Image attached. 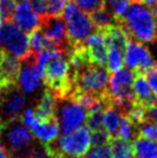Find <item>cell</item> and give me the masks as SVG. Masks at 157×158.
Listing matches in <instances>:
<instances>
[{
    "label": "cell",
    "mask_w": 157,
    "mask_h": 158,
    "mask_svg": "<svg viewBox=\"0 0 157 158\" xmlns=\"http://www.w3.org/2000/svg\"><path fill=\"white\" fill-rule=\"evenodd\" d=\"M21 60L4 48L0 46V77L6 86L17 85Z\"/></svg>",
    "instance_id": "cell-12"
},
{
    "label": "cell",
    "mask_w": 157,
    "mask_h": 158,
    "mask_svg": "<svg viewBox=\"0 0 157 158\" xmlns=\"http://www.w3.org/2000/svg\"><path fill=\"white\" fill-rule=\"evenodd\" d=\"M89 15L97 29H102V28H105L110 25L118 24L113 14L109 12L105 6H100L97 10L93 11L92 13H89Z\"/></svg>",
    "instance_id": "cell-21"
},
{
    "label": "cell",
    "mask_w": 157,
    "mask_h": 158,
    "mask_svg": "<svg viewBox=\"0 0 157 158\" xmlns=\"http://www.w3.org/2000/svg\"><path fill=\"white\" fill-rule=\"evenodd\" d=\"M31 8L34 9V11L37 13V15L43 16L46 14L48 11V0H29Z\"/></svg>",
    "instance_id": "cell-32"
},
{
    "label": "cell",
    "mask_w": 157,
    "mask_h": 158,
    "mask_svg": "<svg viewBox=\"0 0 157 158\" xmlns=\"http://www.w3.org/2000/svg\"><path fill=\"white\" fill-rule=\"evenodd\" d=\"M60 103V110H59L58 125L60 126V132L63 135H67L72 131L79 129L86 122L87 111L81 106L76 100L64 99L57 100Z\"/></svg>",
    "instance_id": "cell-7"
},
{
    "label": "cell",
    "mask_w": 157,
    "mask_h": 158,
    "mask_svg": "<svg viewBox=\"0 0 157 158\" xmlns=\"http://www.w3.org/2000/svg\"><path fill=\"white\" fill-rule=\"evenodd\" d=\"M56 108H57V99L53 92L48 88L44 90L39 103L35 108L34 115L37 121L45 122L48 119L56 117Z\"/></svg>",
    "instance_id": "cell-15"
},
{
    "label": "cell",
    "mask_w": 157,
    "mask_h": 158,
    "mask_svg": "<svg viewBox=\"0 0 157 158\" xmlns=\"http://www.w3.org/2000/svg\"><path fill=\"white\" fill-rule=\"evenodd\" d=\"M132 89H134L136 103L143 104V106L157 103V96L152 92L144 73L140 71H134Z\"/></svg>",
    "instance_id": "cell-14"
},
{
    "label": "cell",
    "mask_w": 157,
    "mask_h": 158,
    "mask_svg": "<svg viewBox=\"0 0 157 158\" xmlns=\"http://www.w3.org/2000/svg\"><path fill=\"white\" fill-rule=\"evenodd\" d=\"M85 158H112V151L111 144L105 143L103 145L93 146V148L89 152L86 153Z\"/></svg>",
    "instance_id": "cell-24"
},
{
    "label": "cell",
    "mask_w": 157,
    "mask_h": 158,
    "mask_svg": "<svg viewBox=\"0 0 157 158\" xmlns=\"http://www.w3.org/2000/svg\"><path fill=\"white\" fill-rule=\"evenodd\" d=\"M3 86H6V85H4V83H3V82H2L1 77H0V90H1V88L3 87Z\"/></svg>",
    "instance_id": "cell-37"
},
{
    "label": "cell",
    "mask_w": 157,
    "mask_h": 158,
    "mask_svg": "<svg viewBox=\"0 0 157 158\" xmlns=\"http://www.w3.org/2000/svg\"><path fill=\"white\" fill-rule=\"evenodd\" d=\"M81 10L87 13H92L102 6V0H74Z\"/></svg>",
    "instance_id": "cell-29"
},
{
    "label": "cell",
    "mask_w": 157,
    "mask_h": 158,
    "mask_svg": "<svg viewBox=\"0 0 157 158\" xmlns=\"http://www.w3.org/2000/svg\"><path fill=\"white\" fill-rule=\"evenodd\" d=\"M138 135L157 141V123H144L139 125Z\"/></svg>",
    "instance_id": "cell-26"
},
{
    "label": "cell",
    "mask_w": 157,
    "mask_h": 158,
    "mask_svg": "<svg viewBox=\"0 0 157 158\" xmlns=\"http://www.w3.org/2000/svg\"><path fill=\"white\" fill-rule=\"evenodd\" d=\"M124 64L132 71H140L144 73L147 70L157 66V63L152 58L149 48L142 42L130 38L125 50Z\"/></svg>",
    "instance_id": "cell-8"
},
{
    "label": "cell",
    "mask_w": 157,
    "mask_h": 158,
    "mask_svg": "<svg viewBox=\"0 0 157 158\" xmlns=\"http://www.w3.org/2000/svg\"><path fill=\"white\" fill-rule=\"evenodd\" d=\"M12 21H14L19 29L27 33H30L39 26V16L31 8L29 0H24L15 6Z\"/></svg>",
    "instance_id": "cell-13"
},
{
    "label": "cell",
    "mask_w": 157,
    "mask_h": 158,
    "mask_svg": "<svg viewBox=\"0 0 157 158\" xmlns=\"http://www.w3.org/2000/svg\"><path fill=\"white\" fill-rule=\"evenodd\" d=\"M34 135L27 126L15 125L11 127L6 135L11 158H27L34 146Z\"/></svg>",
    "instance_id": "cell-9"
},
{
    "label": "cell",
    "mask_w": 157,
    "mask_h": 158,
    "mask_svg": "<svg viewBox=\"0 0 157 158\" xmlns=\"http://www.w3.org/2000/svg\"><path fill=\"white\" fill-rule=\"evenodd\" d=\"M138 127L139 126L134 124L129 117L123 115L115 137L119 138V139L127 140V141H131L138 135Z\"/></svg>",
    "instance_id": "cell-20"
},
{
    "label": "cell",
    "mask_w": 157,
    "mask_h": 158,
    "mask_svg": "<svg viewBox=\"0 0 157 158\" xmlns=\"http://www.w3.org/2000/svg\"><path fill=\"white\" fill-rule=\"evenodd\" d=\"M131 2H134V0H102V6L113 14L118 23Z\"/></svg>",
    "instance_id": "cell-23"
},
{
    "label": "cell",
    "mask_w": 157,
    "mask_h": 158,
    "mask_svg": "<svg viewBox=\"0 0 157 158\" xmlns=\"http://www.w3.org/2000/svg\"><path fill=\"white\" fill-rule=\"evenodd\" d=\"M64 19L67 30V39L70 45L84 43L85 39L96 30L89 13L81 10L74 0H69L64 9Z\"/></svg>",
    "instance_id": "cell-3"
},
{
    "label": "cell",
    "mask_w": 157,
    "mask_h": 158,
    "mask_svg": "<svg viewBox=\"0 0 157 158\" xmlns=\"http://www.w3.org/2000/svg\"><path fill=\"white\" fill-rule=\"evenodd\" d=\"M144 75L152 92L157 96V66L144 72Z\"/></svg>",
    "instance_id": "cell-31"
},
{
    "label": "cell",
    "mask_w": 157,
    "mask_h": 158,
    "mask_svg": "<svg viewBox=\"0 0 157 158\" xmlns=\"http://www.w3.org/2000/svg\"><path fill=\"white\" fill-rule=\"evenodd\" d=\"M26 98L17 85L3 86L0 90V125L14 123L25 106Z\"/></svg>",
    "instance_id": "cell-5"
},
{
    "label": "cell",
    "mask_w": 157,
    "mask_h": 158,
    "mask_svg": "<svg viewBox=\"0 0 157 158\" xmlns=\"http://www.w3.org/2000/svg\"><path fill=\"white\" fill-rule=\"evenodd\" d=\"M92 132L87 126H82L79 129L59 138L43 143L46 150L54 158H61L69 155L85 156L92 145Z\"/></svg>",
    "instance_id": "cell-2"
},
{
    "label": "cell",
    "mask_w": 157,
    "mask_h": 158,
    "mask_svg": "<svg viewBox=\"0 0 157 158\" xmlns=\"http://www.w3.org/2000/svg\"><path fill=\"white\" fill-rule=\"evenodd\" d=\"M110 140H111V135H109V132L105 129H101V130H97L93 132L90 141H92L93 146H99L109 143Z\"/></svg>",
    "instance_id": "cell-28"
},
{
    "label": "cell",
    "mask_w": 157,
    "mask_h": 158,
    "mask_svg": "<svg viewBox=\"0 0 157 158\" xmlns=\"http://www.w3.org/2000/svg\"><path fill=\"white\" fill-rule=\"evenodd\" d=\"M0 46L22 58L30 51L29 37L12 21L0 22Z\"/></svg>",
    "instance_id": "cell-6"
},
{
    "label": "cell",
    "mask_w": 157,
    "mask_h": 158,
    "mask_svg": "<svg viewBox=\"0 0 157 158\" xmlns=\"http://www.w3.org/2000/svg\"><path fill=\"white\" fill-rule=\"evenodd\" d=\"M32 135L41 141L42 143H48V142L54 140L59 132V125L57 117L48 119L45 122H39L35 117L34 124L30 127Z\"/></svg>",
    "instance_id": "cell-16"
},
{
    "label": "cell",
    "mask_w": 157,
    "mask_h": 158,
    "mask_svg": "<svg viewBox=\"0 0 157 158\" xmlns=\"http://www.w3.org/2000/svg\"><path fill=\"white\" fill-rule=\"evenodd\" d=\"M61 158H85L84 156H78V155H69V156H63Z\"/></svg>",
    "instance_id": "cell-36"
},
{
    "label": "cell",
    "mask_w": 157,
    "mask_h": 158,
    "mask_svg": "<svg viewBox=\"0 0 157 158\" xmlns=\"http://www.w3.org/2000/svg\"><path fill=\"white\" fill-rule=\"evenodd\" d=\"M129 33L130 38L142 43L157 40V19L153 10L142 2H131L118 21Z\"/></svg>",
    "instance_id": "cell-1"
},
{
    "label": "cell",
    "mask_w": 157,
    "mask_h": 158,
    "mask_svg": "<svg viewBox=\"0 0 157 158\" xmlns=\"http://www.w3.org/2000/svg\"><path fill=\"white\" fill-rule=\"evenodd\" d=\"M0 158H11L10 154L6 151V146H3L2 144H0Z\"/></svg>",
    "instance_id": "cell-34"
},
{
    "label": "cell",
    "mask_w": 157,
    "mask_h": 158,
    "mask_svg": "<svg viewBox=\"0 0 157 158\" xmlns=\"http://www.w3.org/2000/svg\"><path fill=\"white\" fill-rule=\"evenodd\" d=\"M141 2L151 9H154L157 6V0H141Z\"/></svg>",
    "instance_id": "cell-35"
},
{
    "label": "cell",
    "mask_w": 157,
    "mask_h": 158,
    "mask_svg": "<svg viewBox=\"0 0 157 158\" xmlns=\"http://www.w3.org/2000/svg\"><path fill=\"white\" fill-rule=\"evenodd\" d=\"M123 115L124 114L121 109L113 106V104H108L107 108H105L103 125H105V130L111 135V138H114L116 135V131L118 129L119 123H121Z\"/></svg>",
    "instance_id": "cell-18"
},
{
    "label": "cell",
    "mask_w": 157,
    "mask_h": 158,
    "mask_svg": "<svg viewBox=\"0 0 157 158\" xmlns=\"http://www.w3.org/2000/svg\"><path fill=\"white\" fill-rule=\"evenodd\" d=\"M144 123H157V103L145 106Z\"/></svg>",
    "instance_id": "cell-33"
},
{
    "label": "cell",
    "mask_w": 157,
    "mask_h": 158,
    "mask_svg": "<svg viewBox=\"0 0 157 158\" xmlns=\"http://www.w3.org/2000/svg\"><path fill=\"white\" fill-rule=\"evenodd\" d=\"M39 26L41 27L44 35L54 42L57 50L64 51L67 54L71 45L67 39V30H66L64 17L61 15L51 16V15L45 14L39 17Z\"/></svg>",
    "instance_id": "cell-10"
},
{
    "label": "cell",
    "mask_w": 157,
    "mask_h": 158,
    "mask_svg": "<svg viewBox=\"0 0 157 158\" xmlns=\"http://www.w3.org/2000/svg\"><path fill=\"white\" fill-rule=\"evenodd\" d=\"M112 151V158H132L134 146L130 141L119 138H111L110 140Z\"/></svg>",
    "instance_id": "cell-19"
},
{
    "label": "cell",
    "mask_w": 157,
    "mask_h": 158,
    "mask_svg": "<svg viewBox=\"0 0 157 158\" xmlns=\"http://www.w3.org/2000/svg\"><path fill=\"white\" fill-rule=\"evenodd\" d=\"M14 1H15V4H17V3H19V2L24 1V0H14Z\"/></svg>",
    "instance_id": "cell-38"
},
{
    "label": "cell",
    "mask_w": 157,
    "mask_h": 158,
    "mask_svg": "<svg viewBox=\"0 0 157 158\" xmlns=\"http://www.w3.org/2000/svg\"><path fill=\"white\" fill-rule=\"evenodd\" d=\"M108 48V64L107 68L110 73L118 71L124 67V57H125V50H122L114 46H109Z\"/></svg>",
    "instance_id": "cell-22"
},
{
    "label": "cell",
    "mask_w": 157,
    "mask_h": 158,
    "mask_svg": "<svg viewBox=\"0 0 157 158\" xmlns=\"http://www.w3.org/2000/svg\"><path fill=\"white\" fill-rule=\"evenodd\" d=\"M21 60V70H19L17 86L22 92L30 94L39 87L41 83V75L37 70V53L30 50Z\"/></svg>",
    "instance_id": "cell-11"
},
{
    "label": "cell",
    "mask_w": 157,
    "mask_h": 158,
    "mask_svg": "<svg viewBox=\"0 0 157 158\" xmlns=\"http://www.w3.org/2000/svg\"><path fill=\"white\" fill-rule=\"evenodd\" d=\"M69 0H48V11L46 14L51 16H59L63 15L66 3Z\"/></svg>",
    "instance_id": "cell-27"
},
{
    "label": "cell",
    "mask_w": 157,
    "mask_h": 158,
    "mask_svg": "<svg viewBox=\"0 0 157 158\" xmlns=\"http://www.w3.org/2000/svg\"><path fill=\"white\" fill-rule=\"evenodd\" d=\"M134 156L137 158H157V141L137 135L132 142Z\"/></svg>",
    "instance_id": "cell-17"
},
{
    "label": "cell",
    "mask_w": 157,
    "mask_h": 158,
    "mask_svg": "<svg viewBox=\"0 0 157 158\" xmlns=\"http://www.w3.org/2000/svg\"><path fill=\"white\" fill-rule=\"evenodd\" d=\"M27 158H54L46 150L45 145L42 143V145L34 144L31 151L29 152Z\"/></svg>",
    "instance_id": "cell-30"
},
{
    "label": "cell",
    "mask_w": 157,
    "mask_h": 158,
    "mask_svg": "<svg viewBox=\"0 0 157 158\" xmlns=\"http://www.w3.org/2000/svg\"><path fill=\"white\" fill-rule=\"evenodd\" d=\"M136 158H137V157H136Z\"/></svg>",
    "instance_id": "cell-39"
},
{
    "label": "cell",
    "mask_w": 157,
    "mask_h": 158,
    "mask_svg": "<svg viewBox=\"0 0 157 158\" xmlns=\"http://www.w3.org/2000/svg\"><path fill=\"white\" fill-rule=\"evenodd\" d=\"M15 6L14 0H0V22L12 21Z\"/></svg>",
    "instance_id": "cell-25"
},
{
    "label": "cell",
    "mask_w": 157,
    "mask_h": 158,
    "mask_svg": "<svg viewBox=\"0 0 157 158\" xmlns=\"http://www.w3.org/2000/svg\"><path fill=\"white\" fill-rule=\"evenodd\" d=\"M110 74L111 73L107 67H101L92 63L88 64L81 71L73 73L76 86L74 95L78 93H92L103 96L107 92Z\"/></svg>",
    "instance_id": "cell-4"
}]
</instances>
